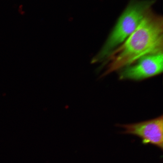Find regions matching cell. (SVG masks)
I'll return each mask as SVG.
<instances>
[{
    "mask_svg": "<svg viewBox=\"0 0 163 163\" xmlns=\"http://www.w3.org/2000/svg\"><path fill=\"white\" fill-rule=\"evenodd\" d=\"M163 18L152 9L133 33L105 59L102 76L135 62L149 54L163 52Z\"/></svg>",
    "mask_w": 163,
    "mask_h": 163,
    "instance_id": "cell-1",
    "label": "cell"
},
{
    "mask_svg": "<svg viewBox=\"0 0 163 163\" xmlns=\"http://www.w3.org/2000/svg\"><path fill=\"white\" fill-rule=\"evenodd\" d=\"M155 2V0H130L93 62L105 60L124 42L136 29Z\"/></svg>",
    "mask_w": 163,
    "mask_h": 163,
    "instance_id": "cell-2",
    "label": "cell"
},
{
    "mask_svg": "<svg viewBox=\"0 0 163 163\" xmlns=\"http://www.w3.org/2000/svg\"><path fill=\"white\" fill-rule=\"evenodd\" d=\"M163 52L144 55L119 70L120 79L140 81L163 71Z\"/></svg>",
    "mask_w": 163,
    "mask_h": 163,
    "instance_id": "cell-3",
    "label": "cell"
},
{
    "mask_svg": "<svg viewBox=\"0 0 163 163\" xmlns=\"http://www.w3.org/2000/svg\"><path fill=\"white\" fill-rule=\"evenodd\" d=\"M119 126L125 129L123 133L140 137L143 144L149 143L163 149L162 115L154 119L131 124L119 125Z\"/></svg>",
    "mask_w": 163,
    "mask_h": 163,
    "instance_id": "cell-4",
    "label": "cell"
}]
</instances>
